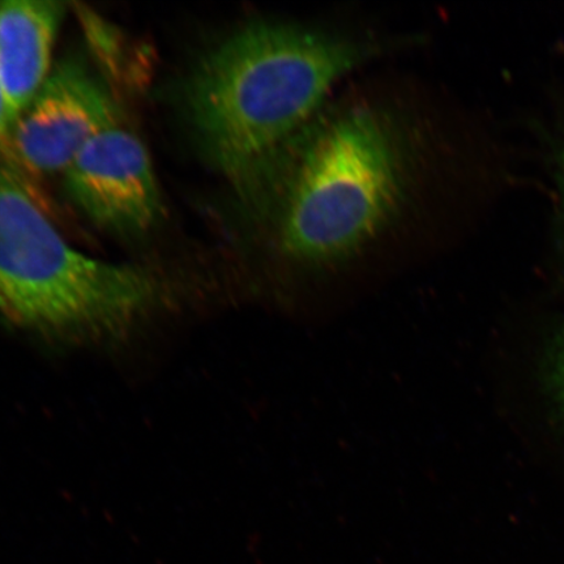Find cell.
Wrapping results in <instances>:
<instances>
[{
	"label": "cell",
	"mask_w": 564,
	"mask_h": 564,
	"mask_svg": "<svg viewBox=\"0 0 564 564\" xmlns=\"http://www.w3.org/2000/svg\"><path fill=\"white\" fill-rule=\"evenodd\" d=\"M420 162L419 132L397 109L369 100L326 106L238 202L268 256L334 267L392 228Z\"/></svg>",
	"instance_id": "1"
},
{
	"label": "cell",
	"mask_w": 564,
	"mask_h": 564,
	"mask_svg": "<svg viewBox=\"0 0 564 564\" xmlns=\"http://www.w3.org/2000/svg\"><path fill=\"white\" fill-rule=\"evenodd\" d=\"M380 42L272 19L247 21L204 54L188 77V122L203 156L241 200L326 108L337 83Z\"/></svg>",
	"instance_id": "2"
},
{
	"label": "cell",
	"mask_w": 564,
	"mask_h": 564,
	"mask_svg": "<svg viewBox=\"0 0 564 564\" xmlns=\"http://www.w3.org/2000/svg\"><path fill=\"white\" fill-rule=\"evenodd\" d=\"M32 187L0 166V316L65 343L115 341L171 299L161 273L70 247Z\"/></svg>",
	"instance_id": "3"
},
{
	"label": "cell",
	"mask_w": 564,
	"mask_h": 564,
	"mask_svg": "<svg viewBox=\"0 0 564 564\" xmlns=\"http://www.w3.org/2000/svg\"><path fill=\"white\" fill-rule=\"evenodd\" d=\"M121 124L108 87L75 59L58 63L13 127V144L31 178L66 172L98 133Z\"/></svg>",
	"instance_id": "4"
},
{
	"label": "cell",
	"mask_w": 564,
	"mask_h": 564,
	"mask_svg": "<svg viewBox=\"0 0 564 564\" xmlns=\"http://www.w3.org/2000/svg\"><path fill=\"white\" fill-rule=\"evenodd\" d=\"M70 199L98 227L140 236L156 227L162 200L150 153L121 124L83 148L65 172Z\"/></svg>",
	"instance_id": "5"
},
{
	"label": "cell",
	"mask_w": 564,
	"mask_h": 564,
	"mask_svg": "<svg viewBox=\"0 0 564 564\" xmlns=\"http://www.w3.org/2000/svg\"><path fill=\"white\" fill-rule=\"evenodd\" d=\"M66 7L61 2H0V86L15 127L52 73V53Z\"/></svg>",
	"instance_id": "6"
},
{
	"label": "cell",
	"mask_w": 564,
	"mask_h": 564,
	"mask_svg": "<svg viewBox=\"0 0 564 564\" xmlns=\"http://www.w3.org/2000/svg\"><path fill=\"white\" fill-rule=\"evenodd\" d=\"M540 369L550 405L564 427V324L549 338Z\"/></svg>",
	"instance_id": "7"
},
{
	"label": "cell",
	"mask_w": 564,
	"mask_h": 564,
	"mask_svg": "<svg viewBox=\"0 0 564 564\" xmlns=\"http://www.w3.org/2000/svg\"><path fill=\"white\" fill-rule=\"evenodd\" d=\"M0 166L18 175L26 185L32 187V178L21 164L15 144H13V126L10 121L9 111H7L2 86H0Z\"/></svg>",
	"instance_id": "8"
},
{
	"label": "cell",
	"mask_w": 564,
	"mask_h": 564,
	"mask_svg": "<svg viewBox=\"0 0 564 564\" xmlns=\"http://www.w3.org/2000/svg\"><path fill=\"white\" fill-rule=\"evenodd\" d=\"M558 180H560V188L562 193V199H563V209H564V144L561 148V151L558 153Z\"/></svg>",
	"instance_id": "9"
}]
</instances>
